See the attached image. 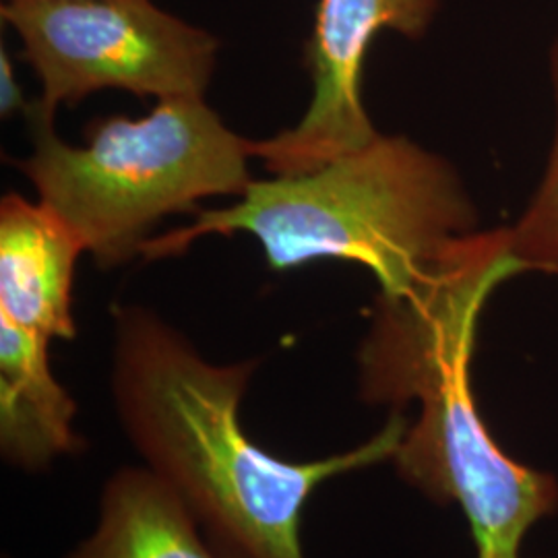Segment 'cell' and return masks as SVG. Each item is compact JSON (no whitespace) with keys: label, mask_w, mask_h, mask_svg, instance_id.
Instances as JSON below:
<instances>
[{"label":"cell","mask_w":558,"mask_h":558,"mask_svg":"<svg viewBox=\"0 0 558 558\" xmlns=\"http://www.w3.org/2000/svg\"><path fill=\"white\" fill-rule=\"evenodd\" d=\"M255 360L214 364L141 306L114 308L112 396L145 468L186 502L221 558H304L300 519L323 482L393 459L408 420L331 458L292 463L240 424Z\"/></svg>","instance_id":"1"},{"label":"cell","mask_w":558,"mask_h":558,"mask_svg":"<svg viewBox=\"0 0 558 558\" xmlns=\"http://www.w3.org/2000/svg\"><path fill=\"white\" fill-rule=\"evenodd\" d=\"M478 209L456 168L403 135L371 143L313 172L253 180L223 209L149 239L145 259L184 253L211 234H251L271 269L313 260L366 267L383 299L412 292L459 239L480 230Z\"/></svg>","instance_id":"2"},{"label":"cell","mask_w":558,"mask_h":558,"mask_svg":"<svg viewBox=\"0 0 558 558\" xmlns=\"http://www.w3.org/2000/svg\"><path fill=\"white\" fill-rule=\"evenodd\" d=\"M25 119L34 151L21 172L100 267L141 255L166 216L203 199L240 197L253 182L251 141L232 133L205 98L158 101L143 119L94 120L85 145L60 140L38 101Z\"/></svg>","instance_id":"3"},{"label":"cell","mask_w":558,"mask_h":558,"mask_svg":"<svg viewBox=\"0 0 558 558\" xmlns=\"http://www.w3.org/2000/svg\"><path fill=\"white\" fill-rule=\"evenodd\" d=\"M478 327L424 333L380 368L373 398L418 401L416 422L399 442V476L437 502H458L476 558H523L527 532L558 507V482L509 458L480 416L470 366Z\"/></svg>","instance_id":"4"},{"label":"cell","mask_w":558,"mask_h":558,"mask_svg":"<svg viewBox=\"0 0 558 558\" xmlns=\"http://www.w3.org/2000/svg\"><path fill=\"white\" fill-rule=\"evenodd\" d=\"M23 59L41 85L38 104L57 114L101 89L158 101L205 98L220 40L154 0H7Z\"/></svg>","instance_id":"5"},{"label":"cell","mask_w":558,"mask_h":558,"mask_svg":"<svg viewBox=\"0 0 558 558\" xmlns=\"http://www.w3.org/2000/svg\"><path fill=\"white\" fill-rule=\"evenodd\" d=\"M440 4L442 0H320L304 46V66L313 81L311 104L292 129L251 141V156L271 177H294L375 140L379 131L362 101L368 48L380 32L424 38Z\"/></svg>","instance_id":"6"},{"label":"cell","mask_w":558,"mask_h":558,"mask_svg":"<svg viewBox=\"0 0 558 558\" xmlns=\"http://www.w3.org/2000/svg\"><path fill=\"white\" fill-rule=\"evenodd\" d=\"M80 240L46 205L0 201V319L40 338L73 339V281Z\"/></svg>","instance_id":"7"},{"label":"cell","mask_w":558,"mask_h":558,"mask_svg":"<svg viewBox=\"0 0 558 558\" xmlns=\"http://www.w3.org/2000/svg\"><path fill=\"white\" fill-rule=\"evenodd\" d=\"M48 339L0 319V449L25 470H40L73 453L77 405L54 379Z\"/></svg>","instance_id":"8"},{"label":"cell","mask_w":558,"mask_h":558,"mask_svg":"<svg viewBox=\"0 0 558 558\" xmlns=\"http://www.w3.org/2000/svg\"><path fill=\"white\" fill-rule=\"evenodd\" d=\"M66 558H221L186 502L149 468L108 480L96 532Z\"/></svg>","instance_id":"9"},{"label":"cell","mask_w":558,"mask_h":558,"mask_svg":"<svg viewBox=\"0 0 558 558\" xmlns=\"http://www.w3.org/2000/svg\"><path fill=\"white\" fill-rule=\"evenodd\" d=\"M555 92V137L534 195L511 226L519 259L527 271L558 274V38L550 54Z\"/></svg>","instance_id":"10"},{"label":"cell","mask_w":558,"mask_h":558,"mask_svg":"<svg viewBox=\"0 0 558 558\" xmlns=\"http://www.w3.org/2000/svg\"><path fill=\"white\" fill-rule=\"evenodd\" d=\"M29 106H32V101L25 100L17 80H15L13 62L2 50L0 52V110L4 117H13L15 112H21L25 117Z\"/></svg>","instance_id":"11"},{"label":"cell","mask_w":558,"mask_h":558,"mask_svg":"<svg viewBox=\"0 0 558 558\" xmlns=\"http://www.w3.org/2000/svg\"><path fill=\"white\" fill-rule=\"evenodd\" d=\"M4 2H7V0H4Z\"/></svg>","instance_id":"12"}]
</instances>
